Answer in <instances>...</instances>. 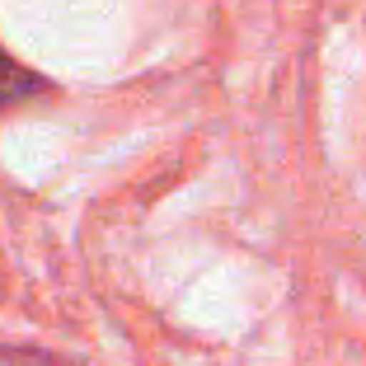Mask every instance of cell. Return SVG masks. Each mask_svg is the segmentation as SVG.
Returning a JSON list of instances; mask_svg holds the SVG:
<instances>
[{
	"instance_id": "obj_1",
	"label": "cell",
	"mask_w": 366,
	"mask_h": 366,
	"mask_svg": "<svg viewBox=\"0 0 366 366\" xmlns=\"http://www.w3.org/2000/svg\"><path fill=\"white\" fill-rule=\"evenodd\" d=\"M43 89H47L43 76H33L29 66L14 61V56L0 47V108H14V104H24V99L43 94Z\"/></svg>"
}]
</instances>
